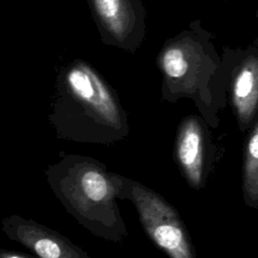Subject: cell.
Masks as SVG:
<instances>
[{"label":"cell","instance_id":"1","mask_svg":"<svg viewBox=\"0 0 258 258\" xmlns=\"http://www.w3.org/2000/svg\"><path fill=\"white\" fill-rule=\"evenodd\" d=\"M48 121L56 138L79 143L109 145L129 133L127 113L117 92L81 58L58 68Z\"/></svg>","mask_w":258,"mask_h":258},{"label":"cell","instance_id":"9","mask_svg":"<svg viewBox=\"0 0 258 258\" xmlns=\"http://www.w3.org/2000/svg\"><path fill=\"white\" fill-rule=\"evenodd\" d=\"M242 190L247 207L258 209V118L247 132L243 151Z\"/></svg>","mask_w":258,"mask_h":258},{"label":"cell","instance_id":"5","mask_svg":"<svg viewBox=\"0 0 258 258\" xmlns=\"http://www.w3.org/2000/svg\"><path fill=\"white\" fill-rule=\"evenodd\" d=\"M100 38L106 45L134 53L146 34L141 0H87Z\"/></svg>","mask_w":258,"mask_h":258},{"label":"cell","instance_id":"12","mask_svg":"<svg viewBox=\"0 0 258 258\" xmlns=\"http://www.w3.org/2000/svg\"><path fill=\"white\" fill-rule=\"evenodd\" d=\"M222 1H228V0H222Z\"/></svg>","mask_w":258,"mask_h":258},{"label":"cell","instance_id":"11","mask_svg":"<svg viewBox=\"0 0 258 258\" xmlns=\"http://www.w3.org/2000/svg\"><path fill=\"white\" fill-rule=\"evenodd\" d=\"M255 16H256V18L258 19V7H257V10H256V12H255Z\"/></svg>","mask_w":258,"mask_h":258},{"label":"cell","instance_id":"6","mask_svg":"<svg viewBox=\"0 0 258 258\" xmlns=\"http://www.w3.org/2000/svg\"><path fill=\"white\" fill-rule=\"evenodd\" d=\"M209 125L201 116H185L179 123L174 140V159L189 187L206 186L217 161Z\"/></svg>","mask_w":258,"mask_h":258},{"label":"cell","instance_id":"4","mask_svg":"<svg viewBox=\"0 0 258 258\" xmlns=\"http://www.w3.org/2000/svg\"><path fill=\"white\" fill-rule=\"evenodd\" d=\"M121 200L133 204L147 237L168 258H197L182 219L160 194L124 176Z\"/></svg>","mask_w":258,"mask_h":258},{"label":"cell","instance_id":"2","mask_svg":"<svg viewBox=\"0 0 258 258\" xmlns=\"http://www.w3.org/2000/svg\"><path fill=\"white\" fill-rule=\"evenodd\" d=\"M215 36L196 19L176 35L166 39L156 56L162 76L161 101L191 100L200 116L214 128L219 112L227 105L229 60L217 51Z\"/></svg>","mask_w":258,"mask_h":258},{"label":"cell","instance_id":"8","mask_svg":"<svg viewBox=\"0 0 258 258\" xmlns=\"http://www.w3.org/2000/svg\"><path fill=\"white\" fill-rule=\"evenodd\" d=\"M1 231L35 258H93L67 236L19 215L3 218Z\"/></svg>","mask_w":258,"mask_h":258},{"label":"cell","instance_id":"7","mask_svg":"<svg viewBox=\"0 0 258 258\" xmlns=\"http://www.w3.org/2000/svg\"><path fill=\"white\" fill-rule=\"evenodd\" d=\"M229 60L228 101L241 133L258 118V38L246 48L224 46Z\"/></svg>","mask_w":258,"mask_h":258},{"label":"cell","instance_id":"10","mask_svg":"<svg viewBox=\"0 0 258 258\" xmlns=\"http://www.w3.org/2000/svg\"><path fill=\"white\" fill-rule=\"evenodd\" d=\"M0 258H33V257L18 251L0 248Z\"/></svg>","mask_w":258,"mask_h":258},{"label":"cell","instance_id":"3","mask_svg":"<svg viewBox=\"0 0 258 258\" xmlns=\"http://www.w3.org/2000/svg\"><path fill=\"white\" fill-rule=\"evenodd\" d=\"M44 174L54 197L80 226L108 242L122 243L127 238L117 203L121 200L123 175L109 171L94 157L63 152Z\"/></svg>","mask_w":258,"mask_h":258}]
</instances>
